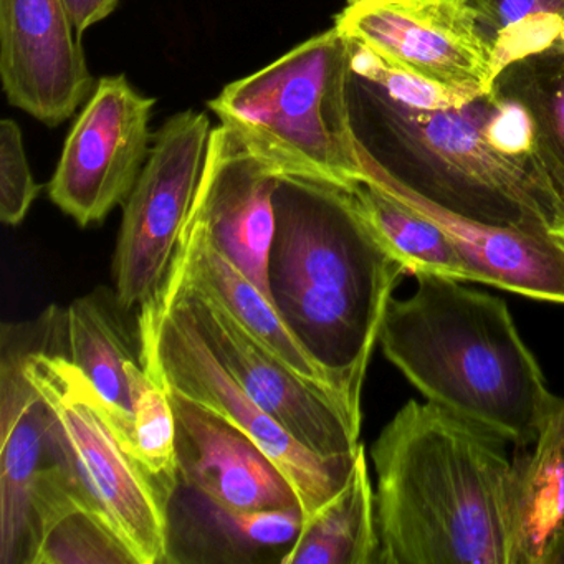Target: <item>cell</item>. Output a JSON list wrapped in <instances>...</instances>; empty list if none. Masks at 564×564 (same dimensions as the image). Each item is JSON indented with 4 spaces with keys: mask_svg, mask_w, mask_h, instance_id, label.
<instances>
[{
    "mask_svg": "<svg viewBox=\"0 0 564 564\" xmlns=\"http://www.w3.org/2000/svg\"><path fill=\"white\" fill-rule=\"evenodd\" d=\"M505 444L434 402H405L371 448L378 563L518 564Z\"/></svg>",
    "mask_w": 564,
    "mask_h": 564,
    "instance_id": "cell-1",
    "label": "cell"
},
{
    "mask_svg": "<svg viewBox=\"0 0 564 564\" xmlns=\"http://www.w3.org/2000/svg\"><path fill=\"white\" fill-rule=\"evenodd\" d=\"M270 252L272 302L351 411L404 265L366 216L355 187L282 176Z\"/></svg>",
    "mask_w": 564,
    "mask_h": 564,
    "instance_id": "cell-2",
    "label": "cell"
},
{
    "mask_svg": "<svg viewBox=\"0 0 564 564\" xmlns=\"http://www.w3.org/2000/svg\"><path fill=\"white\" fill-rule=\"evenodd\" d=\"M415 279V292L386 308L378 339L386 358L427 401L518 452L533 447L564 399L547 388L507 303L451 276Z\"/></svg>",
    "mask_w": 564,
    "mask_h": 564,
    "instance_id": "cell-3",
    "label": "cell"
},
{
    "mask_svg": "<svg viewBox=\"0 0 564 564\" xmlns=\"http://www.w3.org/2000/svg\"><path fill=\"white\" fill-rule=\"evenodd\" d=\"M351 111L362 147L424 199L491 226L547 234L563 226L564 196L550 171L505 153L488 134V94L414 111L351 74Z\"/></svg>",
    "mask_w": 564,
    "mask_h": 564,
    "instance_id": "cell-4",
    "label": "cell"
},
{
    "mask_svg": "<svg viewBox=\"0 0 564 564\" xmlns=\"http://www.w3.org/2000/svg\"><path fill=\"white\" fill-rule=\"evenodd\" d=\"M351 41L333 28L207 104L285 176L356 187L365 181L351 111Z\"/></svg>",
    "mask_w": 564,
    "mask_h": 564,
    "instance_id": "cell-5",
    "label": "cell"
},
{
    "mask_svg": "<svg viewBox=\"0 0 564 564\" xmlns=\"http://www.w3.org/2000/svg\"><path fill=\"white\" fill-rule=\"evenodd\" d=\"M25 369L57 414L78 477L138 564L170 563L173 498L138 458L133 414L108 402L68 358L67 308L58 306Z\"/></svg>",
    "mask_w": 564,
    "mask_h": 564,
    "instance_id": "cell-6",
    "label": "cell"
},
{
    "mask_svg": "<svg viewBox=\"0 0 564 564\" xmlns=\"http://www.w3.org/2000/svg\"><path fill=\"white\" fill-rule=\"evenodd\" d=\"M137 316L141 361L160 372L171 392L223 415L275 462L299 495L303 524L348 484L356 458L332 460L315 454L263 411L220 365L170 282Z\"/></svg>",
    "mask_w": 564,
    "mask_h": 564,
    "instance_id": "cell-7",
    "label": "cell"
},
{
    "mask_svg": "<svg viewBox=\"0 0 564 564\" xmlns=\"http://www.w3.org/2000/svg\"><path fill=\"white\" fill-rule=\"evenodd\" d=\"M213 133L196 110L167 118L124 203L113 260L115 292L128 312L156 302L176 265Z\"/></svg>",
    "mask_w": 564,
    "mask_h": 564,
    "instance_id": "cell-8",
    "label": "cell"
},
{
    "mask_svg": "<svg viewBox=\"0 0 564 564\" xmlns=\"http://www.w3.org/2000/svg\"><path fill=\"white\" fill-rule=\"evenodd\" d=\"M57 308L4 323L0 333V564L34 563L35 488L44 475L74 464L57 414L25 369Z\"/></svg>",
    "mask_w": 564,
    "mask_h": 564,
    "instance_id": "cell-9",
    "label": "cell"
},
{
    "mask_svg": "<svg viewBox=\"0 0 564 564\" xmlns=\"http://www.w3.org/2000/svg\"><path fill=\"white\" fill-rule=\"evenodd\" d=\"M167 282L186 303L220 365L263 411L315 454L332 460H355L362 445L361 419L338 395L283 365L226 306L191 285L177 267Z\"/></svg>",
    "mask_w": 564,
    "mask_h": 564,
    "instance_id": "cell-10",
    "label": "cell"
},
{
    "mask_svg": "<svg viewBox=\"0 0 564 564\" xmlns=\"http://www.w3.org/2000/svg\"><path fill=\"white\" fill-rule=\"evenodd\" d=\"M154 105L124 75L98 80L48 183L52 203L78 226L101 223L127 203L153 147Z\"/></svg>",
    "mask_w": 564,
    "mask_h": 564,
    "instance_id": "cell-11",
    "label": "cell"
},
{
    "mask_svg": "<svg viewBox=\"0 0 564 564\" xmlns=\"http://www.w3.org/2000/svg\"><path fill=\"white\" fill-rule=\"evenodd\" d=\"M335 28L438 84L494 90L491 48L467 0H349Z\"/></svg>",
    "mask_w": 564,
    "mask_h": 564,
    "instance_id": "cell-12",
    "label": "cell"
},
{
    "mask_svg": "<svg viewBox=\"0 0 564 564\" xmlns=\"http://www.w3.org/2000/svg\"><path fill=\"white\" fill-rule=\"evenodd\" d=\"M0 78L12 107L61 127L94 94L65 0H0Z\"/></svg>",
    "mask_w": 564,
    "mask_h": 564,
    "instance_id": "cell-13",
    "label": "cell"
},
{
    "mask_svg": "<svg viewBox=\"0 0 564 564\" xmlns=\"http://www.w3.org/2000/svg\"><path fill=\"white\" fill-rule=\"evenodd\" d=\"M280 173L257 156L236 131L213 128L206 164L189 220L257 289L272 300L270 252L275 239Z\"/></svg>",
    "mask_w": 564,
    "mask_h": 564,
    "instance_id": "cell-14",
    "label": "cell"
},
{
    "mask_svg": "<svg viewBox=\"0 0 564 564\" xmlns=\"http://www.w3.org/2000/svg\"><path fill=\"white\" fill-rule=\"evenodd\" d=\"M171 398L181 484L227 510H302L289 478L246 432L184 395Z\"/></svg>",
    "mask_w": 564,
    "mask_h": 564,
    "instance_id": "cell-15",
    "label": "cell"
},
{
    "mask_svg": "<svg viewBox=\"0 0 564 564\" xmlns=\"http://www.w3.org/2000/svg\"><path fill=\"white\" fill-rule=\"evenodd\" d=\"M365 181L434 220L451 237L475 282L564 305V246L556 234L491 226L451 213L391 176L359 141Z\"/></svg>",
    "mask_w": 564,
    "mask_h": 564,
    "instance_id": "cell-16",
    "label": "cell"
},
{
    "mask_svg": "<svg viewBox=\"0 0 564 564\" xmlns=\"http://www.w3.org/2000/svg\"><path fill=\"white\" fill-rule=\"evenodd\" d=\"M174 267L181 270L191 285L203 290L207 295L214 296L220 305L226 306L234 318L239 319L243 328L260 345L273 352L283 365L289 366L306 381L328 389L348 405L332 376L296 339L272 300L263 295L256 283L250 282L223 252H219L204 232L203 227L197 226L193 220L187 219ZM348 409L351 411L349 405Z\"/></svg>",
    "mask_w": 564,
    "mask_h": 564,
    "instance_id": "cell-17",
    "label": "cell"
},
{
    "mask_svg": "<svg viewBox=\"0 0 564 564\" xmlns=\"http://www.w3.org/2000/svg\"><path fill=\"white\" fill-rule=\"evenodd\" d=\"M32 564H138L74 465L44 475L34 494Z\"/></svg>",
    "mask_w": 564,
    "mask_h": 564,
    "instance_id": "cell-18",
    "label": "cell"
},
{
    "mask_svg": "<svg viewBox=\"0 0 564 564\" xmlns=\"http://www.w3.org/2000/svg\"><path fill=\"white\" fill-rule=\"evenodd\" d=\"M127 313L117 292L105 286L72 302L68 358L108 402L133 414V378L143 361L140 326H128Z\"/></svg>",
    "mask_w": 564,
    "mask_h": 564,
    "instance_id": "cell-19",
    "label": "cell"
},
{
    "mask_svg": "<svg viewBox=\"0 0 564 564\" xmlns=\"http://www.w3.org/2000/svg\"><path fill=\"white\" fill-rule=\"evenodd\" d=\"M376 494L365 445L348 484L308 523L285 551L282 564H376L379 560Z\"/></svg>",
    "mask_w": 564,
    "mask_h": 564,
    "instance_id": "cell-20",
    "label": "cell"
},
{
    "mask_svg": "<svg viewBox=\"0 0 564 564\" xmlns=\"http://www.w3.org/2000/svg\"><path fill=\"white\" fill-rule=\"evenodd\" d=\"M517 464L518 564H543L564 524V404Z\"/></svg>",
    "mask_w": 564,
    "mask_h": 564,
    "instance_id": "cell-21",
    "label": "cell"
},
{
    "mask_svg": "<svg viewBox=\"0 0 564 564\" xmlns=\"http://www.w3.org/2000/svg\"><path fill=\"white\" fill-rule=\"evenodd\" d=\"M355 193L366 216L405 272L475 282L474 270L434 220L369 181L359 183Z\"/></svg>",
    "mask_w": 564,
    "mask_h": 564,
    "instance_id": "cell-22",
    "label": "cell"
},
{
    "mask_svg": "<svg viewBox=\"0 0 564 564\" xmlns=\"http://www.w3.org/2000/svg\"><path fill=\"white\" fill-rule=\"evenodd\" d=\"M494 88L530 111L544 166L564 196V44L508 65Z\"/></svg>",
    "mask_w": 564,
    "mask_h": 564,
    "instance_id": "cell-23",
    "label": "cell"
},
{
    "mask_svg": "<svg viewBox=\"0 0 564 564\" xmlns=\"http://www.w3.org/2000/svg\"><path fill=\"white\" fill-rule=\"evenodd\" d=\"M467 2L490 45L495 78L513 62L564 44V0Z\"/></svg>",
    "mask_w": 564,
    "mask_h": 564,
    "instance_id": "cell-24",
    "label": "cell"
},
{
    "mask_svg": "<svg viewBox=\"0 0 564 564\" xmlns=\"http://www.w3.org/2000/svg\"><path fill=\"white\" fill-rule=\"evenodd\" d=\"M133 444L138 458L171 498L180 487L177 421L170 389L143 361L133 379Z\"/></svg>",
    "mask_w": 564,
    "mask_h": 564,
    "instance_id": "cell-25",
    "label": "cell"
},
{
    "mask_svg": "<svg viewBox=\"0 0 564 564\" xmlns=\"http://www.w3.org/2000/svg\"><path fill=\"white\" fill-rule=\"evenodd\" d=\"M351 41V39H349ZM351 72L399 107L414 111H441L464 107L480 95L447 87L404 67L361 42L351 41ZM485 95V94H484Z\"/></svg>",
    "mask_w": 564,
    "mask_h": 564,
    "instance_id": "cell-26",
    "label": "cell"
},
{
    "mask_svg": "<svg viewBox=\"0 0 564 564\" xmlns=\"http://www.w3.org/2000/svg\"><path fill=\"white\" fill-rule=\"evenodd\" d=\"M189 488V487H187ZM193 491L194 500L204 511V520L216 528L230 551H262L292 546L303 528V513L290 510L234 511L219 507L203 495Z\"/></svg>",
    "mask_w": 564,
    "mask_h": 564,
    "instance_id": "cell-27",
    "label": "cell"
},
{
    "mask_svg": "<svg viewBox=\"0 0 564 564\" xmlns=\"http://www.w3.org/2000/svg\"><path fill=\"white\" fill-rule=\"evenodd\" d=\"M41 191L29 166L21 127L9 118L0 121V220L21 226Z\"/></svg>",
    "mask_w": 564,
    "mask_h": 564,
    "instance_id": "cell-28",
    "label": "cell"
},
{
    "mask_svg": "<svg viewBox=\"0 0 564 564\" xmlns=\"http://www.w3.org/2000/svg\"><path fill=\"white\" fill-rule=\"evenodd\" d=\"M120 2L121 0H65V6L70 12L75 31L82 37L88 29L110 18Z\"/></svg>",
    "mask_w": 564,
    "mask_h": 564,
    "instance_id": "cell-29",
    "label": "cell"
},
{
    "mask_svg": "<svg viewBox=\"0 0 564 564\" xmlns=\"http://www.w3.org/2000/svg\"><path fill=\"white\" fill-rule=\"evenodd\" d=\"M543 564H564V524L547 550Z\"/></svg>",
    "mask_w": 564,
    "mask_h": 564,
    "instance_id": "cell-30",
    "label": "cell"
},
{
    "mask_svg": "<svg viewBox=\"0 0 564 564\" xmlns=\"http://www.w3.org/2000/svg\"><path fill=\"white\" fill-rule=\"evenodd\" d=\"M554 234H564V224L560 227V229L556 230Z\"/></svg>",
    "mask_w": 564,
    "mask_h": 564,
    "instance_id": "cell-31",
    "label": "cell"
},
{
    "mask_svg": "<svg viewBox=\"0 0 564 564\" xmlns=\"http://www.w3.org/2000/svg\"><path fill=\"white\" fill-rule=\"evenodd\" d=\"M557 237H560L561 242H563L564 246V234H556Z\"/></svg>",
    "mask_w": 564,
    "mask_h": 564,
    "instance_id": "cell-32",
    "label": "cell"
},
{
    "mask_svg": "<svg viewBox=\"0 0 564 564\" xmlns=\"http://www.w3.org/2000/svg\"><path fill=\"white\" fill-rule=\"evenodd\" d=\"M348 2H349V0H348Z\"/></svg>",
    "mask_w": 564,
    "mask_h": 564,
    "instance_id": "cell-33",
    "label": "cell"
}]
</instances>
